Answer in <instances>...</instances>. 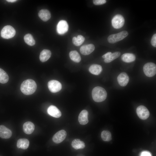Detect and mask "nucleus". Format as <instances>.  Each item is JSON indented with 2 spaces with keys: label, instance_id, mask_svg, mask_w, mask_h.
<instances>
[{
  "label": "nucleus",
  "instance_id": "obj_1",
  "mask_svg": "<svg viewBox=\"0 0 156 156\" xmlns=\"http://www.w3.org/2000/svg\"><path fill=\"white\" fill-rule=\"evenodd\" d=\"M37 86L34 80L29 79L25 80L22 83L20 89L22 92L24 94L30 95L35 92Z\"/></svg>",
  "mask_w": 156,
  "mask_h": 156
},
{
  "label": "nucleus",
  "instance_id": "obj_2",
  "mask_svg": "<svg viewBox=\"0 0 156 156\" xmlns=\"http://www.w3.org/2000/svg\"><path fill=\"white\" fill-rule=\"evenodd\" d=\"M92 96L93 100L97 102H101L106 99L107 96V93L103 88L97 86L93 89Z\"/></svg>",
  "mask_w": 156,
  "mask_h": 156
},
{
  "label": "nucleus",
  "instance_id": "obj_3",
  "mask_svg": "<svg viewBox=\"0 0 156 156\" xmlns=\"http://www.w3.org/2000/svg\"><path fill=\"white\" fill-rule=\"evenodd\" d=\"M128 35V32L126 31H123L118 33L112 34L108 37L107 40L110 43H114L120 41Z\"/></svg>",
  "mask_w": 156,
  "mask_h": 156
},
{
  "label": "nucleus",
  "instance_id": "obj_4",
  "mask_svg": "<svg viewBox=\"0 0 156 156\" xmlns=\"http://www.w3.org/2000/svg\"><path fill=\"white\" fill-rule=\"evenodd\" d=\"M15 29L12 26L7 25L4 26L1 31V37L4 39H9L13 37L15 35Z\"/></svg>",
  "mask_w": 156,
  "mask_h": 156
},
{
  "label": "nucleus",
  "instance_id": "obj_5",
  "mask_svg": "<svg viewBox=\"0 0 156 156\" xmlns=\"http://www.w3.org/2000/svg\"><path fill=\"white\" fill-rule=\"evenodd\" d=\"M144 72L147 76L151 77L156 73V64L153 62H148L145 64L143 67Z\"/></svg>",
  "mask_w": 156,
  "mask_h": 156
},
{
  "label": "nucleus",
  "instance_id": "obj_6",
  "mask_svg": "<svg viewBox=\"0 0 156 156\" xmlns=\"http://www.w3.org/2000/svg\"><path fill=\"white\" fill-rule=\"evenodd\" d=\"M125 21L124 18L122 15L119 14L116 15L112 20V25L115 29L120 28L123 26Z\"/></svg>",
  "mask_w": 156,
  "mask_h": 156
},
{
  "label": "nucleus",
  "instance_id": "obj_7",
  "mask_svg": "<svg viewBox=\"0 0 156 156\" xmlns=\"http://www.w3.org/2000/svg\"><path fill=\"white\" fill-rule=\"evenodd\" d=\"M49 90L52 93H56L62 89V86L61 83L56 80H51L48 83Z\"/></svg>",
  "mask_w": 156,
  "mask_h": 156
},
{
  "label": "nucleus",
  "instance_id": "obj_8",
  "mask_svg": "<svg viewBox=\"0 0 156 156\" xmlns=\"http://www.w3.org/2000/svg\"><path fill=\"white\" fill-rule=\"evenodd\" d=\"M136 112L138 117L142 120L147 119L150 115L149 112L146 107L140 105L136 109Z\"/></svg>",
  "mask_w": 156,
  "mask_h": 156
},
{
  "label": "nucleus",
  "instance_id": "obj_9",
  "mask_svg": "<svg viewBox=\"0 0 156 156\" xmlns=\"http://www.w3.org/2000/svg\"><path fill=\"white\" fill-rule=\"evenodd\" d=\"M66 135V132L64 130H60L54 135L52 138L53 141L55 143H60L65 139Z\"/></svg>",
  "mask_w": 156,
  "mask_h": 156
},
{
  "label": "nucleus",
  "instance_id": "obj_10",
  "mask_svg": "<svg viewBox=\"0 0 156 156\" xmlns=\"http://www.w3.org/2000/svg\"><path fill=\"white\" fill-rule=\"evenodd\" d=\"M68 29V26L67 22L64 20L60 21L57 26V31L58 34H62L66 32Z\"/></svg>",
  "mask_w": 156,
  "mask_h": 156
},
{
  "label": "nucleus",
  "instance_id": "obj_11",
  "mask_svg": "<svg viewBox=\"0 0 156 156\" xmlns=\"http://www.w3.org/2000/svg\"><path fill=\"white\" fill-rule=\"evenodd\" d=\"M117 81L120 86L124 87L126 86L129 81V77L125 72L120 73L117 77Z\"/></svg>",
  "mask_w": 156,
  "mask_h": 156
},
{
  "label": "nucleus",
  "instance_id": "obj_12",
  "mask_svg": "<svg viewBox=\"0 0 156 156\" xmlns=\"http://www.w3.org/2000/svg\"><path fill=\"white\" fill-rule=\"evenodd\" d=\"M95 47L93 44H89L82 46L80 48L81 53L84 55H88L94 50Z\"/></svg>",
  "mask_w": 156,
  "mask_h": 156
},
{
  "label": "nucleus",
  "instance_id": "obj_13",
  "mask_svg": "<svg viewBox=\"0 0 156 156\" xmlns=\"http://www.w3.org/2000/svg\"><path fill=\"white\" fill-rule=\"evenodd\" d=\"M12 135V132L4 125H0V137L2 138L8 139Z\"/></svg>",
  "mask_w": 156,
  "mask_h": 156
},
{
  "label": "nucleus",
  "instance_id": "obj_14",
  "mask_svg": "<svg viewBox=\"0 0 156 156\" xmlns=\"http://www.w3.org/2000/svg\"><path fill=\"white\" fill-rule=\"evenodd\" d=\"M47 112L49 115L56 118L60 117L62 115L60 111L55 106L53 105L49 107Z\"/></svg>",
  "mask_w": 156,
  "mask_h": 156
},
{
  "label": "nucleus",
  "instance_id": "obj_15",
  "mask_svg": "<svg viewBox=\"0 0 156 156\" xmlns=\"http://www.w3.org/2000/svg\"><path fill=\"white\" fill-rule=\"evenodd\" d=\"M88 112L86 110H83L80 112L78 116V121L80 124L85 125L88 123Z\"/></svg>",
  "mask_w": 156,
  "mask_h": 156
},
{
  "label": "nucleus",
  "instance_id": "obj_16",
  "mask_svg": "<svg viewBox=\"0 0 156 156\" xmlns=\"http://www.w3.org/2000/svg\"><path fill=\"white\" fill-rule=\"evenodd\" d=\"M34 125L32 122L30 121L25 122L23 126L24 132L27 134H31L34 131Z\"/></svg>",
  "mask_w": 156,
  "mask_h": 156
},
{
  "label": "nucleus",
  "instance_id": "obj_17",
  "mask_svg": "<svg viewBox=\"0 0 156 156\" xmlns=\"http://www.w3.org/2000/svg\"><path fill=\"white\" fill-rule=\"evenodd\" d=\"M40 18L44 21H47L51 17L50 12L46 9H42L40 10L38 13Z\"/></svg>",
  "mask_w": 156,
  "mask_h": 156
},
{
  "label": "nucleus",
  "instance_id": "obj_18",
  "mask_svg": "<svg viewBox=\"0 0 156 156\" xmlns=\"http://www.w3.org/2000/svg\"><path fill=\"white\" fill-rule=\"evenodd\" d=\"M89 70L91 73L94 75H99L102 72V68L100 65L93 64L90 67Z\"/></svg>",
  "mask_w": 156,
  "mask_h": 156
},
{
  "label": "nucleus",
  "instance_id": "obj_19",
  "mask_svg": "<svg viewBox=\"0 0 156 156\" xmlns=\"http://www.w3.org/2000/svg\"><path fill=\"white\" fill-rule=\"evenodd\" d=\"M135 55L131 53H125L121 56V60L123 62L127 63L133 62L135 60Z\"/></svg>",
  "mask_w": 156,
  "mask_h": 156
},
{
  "label": "nucleus",
  "instance_id": "obj_20",
  "mask_svg": "<svg viewBox=\"0 0 156 156\" xmlns=\"http://www.w3.org/2000/svg\"><path fill=\"white\" fill-rule=\"evenodd\" d=\"M51 55V52L49 50L44 49L40 52V60L42 62H46L50 58Z\"/></svg>",
  "mask_w": 156,
  "mask_h": 156
},
{
  "label": "nucleus",
  "instance_id": "obj_21",
  "mask_svg": "<svg viewBox=\"0 0 156 156\" xmlns=\"http://www.w3.org/2000/svg\"><path fill=\"white\" fill-rule=\"evenodd\" d=\"M29 145V141L26 138H21L18 139L17 143V146L18 148L23 149H27Z\"/></svg>",
  "mask_w": 156,
  "mask_h": 156
},
{
  "label": "nucleus",
  "instance_id": "obj_22",
  "mask_svg": "<svg viewBox=\"0 0 156 156\" xmlns=\"http://www.w3.org/2000/svg\"><path fill=\"white\" fill-rule=\"evenodd\" d=\"M71 145L75 149H83L85 146L84 142L78 139H75L73 140L71 143Z\"/></svg>",
  "mask_w": 156,
  "mask_h": 156
},
{
  "label": "nucleus",
  "instance_id": "obj_23",
  "mask_svg": "<svg viewBox=\"0 0 156 156\" xmlns=\"http://www.w3.org/2000/svg\"><path fill=\"white\" fill-rule=\"evenodd\" d=\"M70 59L74 62L78 63L81 60V57L78 52L76 51H70L69 53Z\"/></svg>",
  "mask_w": 156,
  "mask_h": 156
},
{
  "label": "nucleus",
  "instance_id": "obj_24",
  "mask_svg": "<svg viewBox=\"0 0 156 156\" xmlns=\"http://www.w3.org/2000/svg\"><path fill=\"white\" fill-rule=\"evenodd\" d=\"M24 39L25 43L29 46H33L35 44V41L32 36L30 34H26L24 36Z\"/></svg>",
  "mask_w": 156,
  "mask_h": 156
},
{
  "label": "nucleus",
  "instance_id": "obj_25",
  "mask_svg": "<svg viewBox=\"0 0 156 156\" xmlns=\"http://www.w3.org/2000/svg\"><path fill=\"white\" fill-rule=\"evenodd\" d=\"M85 38L81 35H79L77 37H74L73 38L72 41L73 44L76 46H79L83 42Z\"/></svg>",
  "mask_w": 156,
  "mask_h": 156
},
{
  "label": "nucleus",
  "instance_id": "obj_26",
  "mask_svg": "<svg viewBox=\"0 0 156 156\" xmlns=\"http://www.w3.org/2000/svg\"><path fill=\"white\" fill-rule=\"evenodd\" d=\"M9 76L6 73L3 69L0 68V83H5L8 82Z\"/></svg>",
  "mask_w": 156,
  "mask_h": 156
},
{
  "label": "nucleus",
  "instance_id": "obj_27",
  "mask_svg": "<svg viewBox=\"0 0 156 156\" xmlns=\"http://www.w3.org/2000/svg\"><path fill=\"white\" fill-rule=\"evenodd\" d=\"M120 55L119 51H116L112 53L109 57L105 59L104 61L106 63H109L118 57Z\"/></svg>",
  "mask_w": 156,
  "mask_h": 156
},
{
  "label": "nucleus",
  "instance_id": "obj_28",
  "mask_svg": "<svg viewBox=\"0 0 156 156\" xmlns=\"http://www.w3.org/2000/svg\"><path fill=\"white\" fill-rule=\"evenodd\" d=\"M101 137L102 140L105 141H109L112 139L110 132L107 130L103 131L102 132Z\"/></svg>",
  "mask_w": 156,
  "mask_h": 156
},
{
  "label": "nucleus",
  "instance_id": "obj_29",
  "mask_svg": "<svg viewBox=\"0 0 156 156\" xmlns=\"http://www.w3.org/2000/svg\"><path fill=\"white\" fill-rule=\"evenodd\" d=\"M93 1L94 5H99L105 4L106 3V1L105 0H94Z\"/></svg>",
  "mask_w": 156,
  "mask_h": 156
},
{
  "label": "nucleus",
  "instance_id": "obj_30",
  "mask_svg": "<svg viewBox=\"0 0 156 156\" xmlns=\"http://www.w3.org/2000/svg\"><path fill=\"white\" fill-rule=\"evenodd\" d=\"M151 44L154 47H156V34H154L152 36L151 40Z\"/></svg>",
  "mask_w": 156,
  "mask_h": 156
},
{
  "label": "nucleus",
  "instance_id": "obj_31",
  "mask_svg": "<svg viewBox=\"0 0 156 156\" xmlns=\"http://www.w3.org/2000/svg\"><path fill=\"white\" fill-rule=\"evenodd\" d=\"M140 156H152L150 152L147 151H144L142 152Z\"/></svg>",
  "mask_w": 156,
  "mask_h": 156
},
{
  "label": "nucleus",
  "instance_id": "obj_32",
  "mask_svg": "<svg viewBox=\"0 0 156 156\" xmlns=\"http://www.w3.org/2000/svg\"><path fill=\"white\" fill-rule=\"evenodd\" d=\"M112 53L111 52H108L103 55L102 57L105 59L108 58L109 57Z\"/></svg>",
  "mask_w": 156,
  "mask_h": 156
},
{
  "label": "nucleus",
  "instance_id": "obj_33",
  "mask_svg": "<svg viewBox=\"0 0 156 156\" xmlns=\"http://www.w3.org/2000/svg\"><path fill=\"white\" fill-rule=\"evenodd\" d=\"M6 1H7L8 2L13 3V2H16V1H17V0H6Z\"/></svg>",
  "mask_w": 156,
  "mask_h": 156
}]
</instances>
